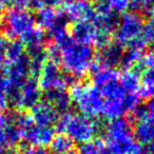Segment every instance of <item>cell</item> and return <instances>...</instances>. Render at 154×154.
<instances>
[{"instance_id": "1", "label": "cell", "mask_w": 154, "mask_h": 154, "mask_svg": "<svg viewBox=\"0 0 154 154\" xmlns=\"http://www.w3.org/2000/svg\"><path fill=\"white\" fill-rule=\"evenodd\" d=\"M98 89L103 99V116L109 120L122 118L126 114L132 113L139 105L140 95L129 94L119 79L108 82Z\"/></svg>"}, {"instance_id": "2", "label": "cell", "mask_w": 154, "mask_h": 154, "mask_svg": "<svg viewBox=\"0 0 154 154\" xmlns=\"http://www.w3.org/2000/svg\"><path fill=\"white\" fill-rule=\"evenodd\" d=\"M103 143L110 154H143V146L135 139L130 122L124 118L110 120Z\"/></svg>"}, {"instance_id": "3", "label": "cell", "mask_w": 154, "mask_h": 154, "mask_svg": "<svg viewBox=\"0 0 154 154\" xmlns=\"http://www.w3.org/2000/svg\"><path fill=\"white\" fill-rule=\"evenodd\" d=\"M95 54L90 45L71 40L59 49V59L62 70L70 77L82 78L94 64Z\"/></svg>"}, {"instance_id": "4", "label": "cell", "mask_w": 154, "mask_h": 154, "mask_svg": "<svg viewBox=\"0 0 154 154\" xmlns=\"http://www.w3.org/2000/svg\"><path fill=\"white\" fill-rule=\"evenodd\" d=\"M56 129L64 134L73 143H85L94 139L98 133L99 126L93 118L80 113L66 112L56 122Z\"/></svg>"}, {"instance_id": "5", "label": "cell", "mask_w": 154, "mask_h": 154, "mask_svg": "<svg viewBox=\"0 0 154 154\" xmlns=\"http://www.w3.org/2000/svg\"><path fill=\"white\" fill-rule=\"evenodd\" d=\"M69 95L80 114L91 118L103 116V99L99 89L94 85L74 82Z\"/></svg>"}, {"instance_id": "6", "label": "cell", "mask_w": 154, "mask_h": 154, "mask_svg": "<svg viewBox=\"0 0 154 154\" xmlns=\"http://www.w3.org/2000/svg\"><path fill=\"white\" fill-rule=\"evenodd\" d=\"M2 28L8 38L21 40L36 28L35 16L29 9L11 8L2 16Z\"/></svg>"}, {"instance_id": "7", "label": "cell", "mask_w": 154, "mask_h": 154, "mask_svg": "<svg viewBox=\"0 0 154 154\" xmlns=\"http://www.w3.org/2000/svg\"><path fill=\"white\" fill-rule=\"evenodd\" d=\"M145 21L141 14L136 12H126L118 19L115 29L116 42L122 47H127L133 40L143 36Z\"/></svg>"}, {"instance_id": "8", "label": "cell", "mask_w": 154, "mask_h": 154, "mask_svg": "<svg viewBox=\"0 0 154 154\" xmlns=\"http://www.w3.org/2000/svg\"><path fill=\"white\" fill-rule=\"evenodd\" d=\"M71 77H66L60 71L57 62L47 59L38 74V84L40 90L50 92L54 90H66Z\"/></svg>"}, {"instance_id": "9", "label": "cell", "mask_w": 154, "mask_h": 154, "mask_svg": "<svg viewBox=\"0 0 154 154\" xmlns=\"http://www.w3.org/2000/svg\"><path fill=\"white\" fill-rule=\"evenodd\" d=\"M96 1L92 22L97 29L99 35L106 40L110 41V37L115 31L119 18L117 17V14L113 13L110 10L105 0H96Z\"/></svg>"}, {"instance_id": "10", "label": "cell", "mask_w": 154, "mask_h": 154, "mask_svg": "<svg viewBox=\"0 0 154 154\" xmlns=\"http://www.w3.org/2000/svg\"><path fill=\"white\" fill-rule=\"evenodd\" d=\"M70 35L71 38L75 42L90 45V47L96 45L100 49L110 42L99 35L98 31L91 20L74 22L72 28H71Z\"/></svg>"}, {"instance_id": "11", "label": "cell", "mask_w": 154, "mask_h": 154, "mask_svg": "<svg viewBox=\"0 0 154 154\" xmlns=\"http://www.w3.org/2000/svg\"><path fill=\"white\" fill-rule=\"evenodd\" d=\"M41 90L33 77L28 79L18 88V90L9 98V103L18 109H32L40 101Z\"/></svg>"}, {"instance_id": "12", "label": "cell", "mask_w": 154, "mask_h": 154, "mask_svg": "<svg viewBox=\"0 0 154 154\" xmlns=\"http://www.w3.org/2000/svg\"><path fill=\"white\" fill-rule=\"evenodd\" d=\"M61 13L66 21H85L91 20L94 16V7L86 0H70L63 5Z\"/></svg>"}, {"instance_id": "13", "label": "cell", "mask_w": 154, "mask_h": 154, "mask_svg": "<svg viewBox=\"0 0 154 154\" xmlns=\"http://www.w3.org/2000/svg\"><path fill=\"white\" fill-rule=\"evenodd\" d=\"M54 137V130L51 127H43L30 124L22 132V139L32 147L43 148L51 143Z\"/></svg>"}, {"instance_id": "14", "label": "cell", "mask_w": 154, "mask_h": 154, "mask_svg": "<svg viewBox=\"0 0 154 154\" xmlns=\"http://www.w3.org/2000/svg\"><path fill=\"white\" fill-rule=\"evenodd\" d=\"M30 116L38 126L51 127L58 119V111L48 101H39L31 109Z\"/></svg>"}, {"instance_id": "15", "label": "cell", "mask_w": 154, "mask_h": 154, "mask_svg": "<svg viewBox=\"0 0 154 154\" xmlns=\"http://www.w3.org/2000/svg\"><path fill=\"white\" fill-rule=\"evenodd\" d=\"M147 45V41L143 39V36L130 42L127 45V50L122 53L120 64L126 70H130L133 66H136L143 58V51H145Z\"/></svg>"}, {"instance_id": "16", "label": "cell", "mask_w": 154, "mask_h": 154, "mask_svg": "<svg viewBox=\"0 0 154 154\" xmlns=\"http://www.w3.org/2000/svg\"><path fill=\"white\" fill-rule=\"evenodd\" d=\"M64 19L66 18L63 17L61 11H58L56 8L48 7V5H43L37 10V14L35 16L36 24H38L39 28L42 30L48 31L53 29L56 24Z\"/></svg>"}, {"instance_id": "17", "label": "cell", "mask_w": 154, "mask_h": 154, "mask_svg": "<svg viewBox=\"0 0 154 154\" xmlns=\"http://www.w3.org/2000/svg\"><path fill=\"white\" fill-rule=\"evenodd\" d=\"M133 133L135 139L143 147L154 145V118L147 115L136 120Z\"/></svg>"}, {"instance_id": "18", "label": "cell", "mask_w": 154, "mask_h": 154, "mask_svg": "<svg viewBox=\"0 0 154 154\" xmlns=\"http://www.w3.org/2000/svg\"><path fill=\"white\" fill-rule=\"evenodd\" d=\"M119 75L120 73L115 68L101 66L97 62L96 63L94 62L92 69H91V76H92L93 85L97 88H100L108 82L118 80L119 79Z\"/></svg>"}, {"instance_id": "19", "label": "cell", "mask_w": 154, "mask_h": 154, "mask_svg": "<svg viewBox=\"0 0 154 154\" xmlns=\"http://www.w3.org/2000/svg\"><path fill=\"white\" fill-rule=\"evenodd\" d=\"M122 47L117 42L111 43L109 42L107 45L100 49L99 53V59L97 63L110 68H115L116 64H119L122 57Z\"/></svg>"}, {"instance_id": "20", "label": "cell", "mask_w": 154, "mask_h": 154, "mask_svg": "<svg viewBox=\"0 0 154 154\" xmlns=\"http://www.w3.org/2000/svg\"><path fill=\"white\" fill-rule=\"evenodd\" d=\"M24 47H26V49L29 50L30 53L33 52H38L45 50V34L43 32L42 29L35 28L33 31H31L24 38H22L21 40Z\"/></svg>"}, {"instance_id": "21", "label": "cell", "mask_w": 154, "mask_h": 154, "mask_svg": "<svg viewBox=\"0 0 154 154\" xmlns=\"http://www.w3.org/2000/svg\"><path fill=\"white\" fill-rule=\"evenodd\" d=\"M45 101L52 105L57 111L68 112L71 105V98L66 90H54L45 92Z\"/></svg>"}, {"instance_id": "22", "label": "cell", "mask_w": 154, "mask_h": 154, "mask_svg": "<svg viewBox=\"0 0 154 154\" xmlns=\"http://www.w3.org/2000/svg\"><path fill=\"white\" fill-rule=\"evenodd\" d=\"M49 146L52 154H78L74 143L64 134L54 136Z\"/></svg>"}, {"instance_id": "23", "label": "cell", "mask_w": 154, "mask_h": 154, "mask_svg": "<svg viewBox=\"0 0 154 154\" xmlns=\"http://www.w3.org/2000/svg\"><path fill=\"white\" fill-rule=\"evenodd\" d=\"M119 82L129 94L140 95V77L132 69L119 75Z\"/></svg>"}, {"instance_id": "24", "label": "cell", "mask_w": 154, "mask_h": 154, "mask_svg": "<svg viewBox=\"0 0 154 154\" xmlns=\"http://www.w3.org/2000/svg\"><path fill=\"white\" fill-rule=\"evenodd\" d=\"M140 95L143 97L154 95V69H143L140 76Z\"/></svg>"}, {"instance_id": "25", "label": "cell", "mask_w": 154, "mask_h": 154, "mask_svg": "<svg viewBox=\"0 0 154 154\" xmlns=\"http://www.w3.org/2000/svg\"><path fill=\"white\" fill-rule=\"evenodd\" d=\"M78 154H110L101 139H92L80 146Z\"/></svg>"}, {"instance_id": "26", "label": "cell", "mask_w": 154, "mask_h": 154, "mask_svg": "<svg viewBox=\"0 0 154 154\" xmlns=\"http://www.w3.org/2000/svg\"><path fill=\"white\" fill-rule=\"evenodd\" d=\"M24 45L20 40H12L8 42L7 50H5V61L13 62L24 56Z\"/></svg>"}, {"instance_id": "27", "label": "cell", "mask_w": 154, "mask_h": 154, "mask_svg": "<svg viewBox=\"0 0 154 154\" xmlns=\"http://www.w3.org/2000/svg\"><path fill=\"white\" fill-rule=\"evenodd\" d=\"M143 37L147 41V43H153L154 45V9L151 10L149 20L143 26Z\"/></svg>"}, {"instance_id": "28", "label": "cell", "mask_w": 154, "mask_h": 154, "mask_svg": "<svg viewBox=\"0 0 154 154\" xmlns=\"http://www.w3.org/2000/svg\"><path fill=\"white\" fill-rule=\"evenodd\" d=\"M105 2L115 14H124L130 8L129 0H105Z\"/></svg>"}, {"instance_id": "29", "label": "cell", "mask_w": 154, "mask_h": 154, "mask_svg": "<svg viewBox=\"0 0 154 154\" xmlns=\"http://www.w3.org/2000/svg\"><path fill=\"white\" fill-rule=\"evenodd\" d=\"M129 7L136 13H150L152 5L150 0H129Z\"/></svg>"}, {"instance_id": "30", "label": "cell", "mask_w": 154, "mask_h": 154, "mask_svg": "<svg viewBox=\"0 0 154 154\" xmlns=\"http://www.w3.org/2000/svg\"><path fill=\"white\" fill-rule=\"evenodd\" d=\"M137 66L143 69H154V50L148 52L146 55H143L140 62Z\"/></svg>"}, {"instance_id": "31", "label": "cell", "mask_w": 154, "mask_h": 154, "mask_svg": "<svg viewBox=\"0 0 154 154\" xmlns=\"http://www.w3.org/2000/svg\"><path fill=\"white\" fill-rule=\"evenodd\" d=\"M8 40L7 37L0 34V70L5 66V50H7Z\"/></svg>"}, {"instance_id": "32", "label": "cell", "mask_w": 154, "mask_h": 154, "mask_svg": "<svg viewBox=\"0 0 154 154\" xmlns=\"http://www.w3.org/2000/svg\"><path fill=\"white\" fill-rule=\"evenodd\" d=\"M20 154H50V153L45 151L43 148L32 147V146H30V147L24 148Z\"/></svg>"}, {"instance_id": "33", "label": "cell", "mask_w": 154, "mask_h": 154, "mask_svg": "<svg viewBox=\"0 0 154 154\" xmlns=\"http://www.w3.org/2000/svg\"><path fill=\"white\" fill-rule=\"evenodd\" d=\"M70 0H40L42 5H48V7H58V5H64L69 2Z\"/></svg>"}, {"instance_id": "34", "label": "cell", "mask_w": 154, "mask_h": 154, "mask_svg": "<svg viewBox=\"0 0 154 154\" xmlns=\"http://www.w3.org/2000/svg\"><path fill=\"white\" fill-rule=\"evenodd\" d=\"M34 0H12V5L16 8H22V9H28L32 7Z\"/></svg>"}, {"instance_id": "35", "label": "cell", "mask_w": 154, "mask_h": 154, "mask_svg": "<svg viewBox=\"0 0 154 154\" xmlns=\"http://www.w3.org/2000/svg\"><path fill=\"white\" fill-rule=\"evenodd\" d=\"M145 109H146V111H147L148 115H149L150 117L154 118V95L149 98V100H148Z\"/></svg>"}, {"instance_id": "36", "label": "cell", "mask_w": 154, "mask_h": 154, "mask_svg": "<svg viewBox=\"0 0 154 154\" xmlns=\"http://www.w3.org/2000/svg\"><path fill=\"white\" fill-rule=\"evenodd\" d=\"M10 105L9 99L7 96H3V95H0V112L7 110L8 106Z\"/></svg>"}, {"instance_id": "37", "label": "cell", "mask_w": 154, "mask_h": 154, "mask_svg": "<svg viewBox=\"0 0 154 154\" xmlns=\"http://www.w3.org/2000/svg\"><path fill=\"white\" fill-rule=\"evenodd\" d=\"M10 5H12V0H0V10L5 9Z\"/></svg>"}, {"instance_id": "38", "label": "cell", "mask_w": 154, "mask_h": 154, "mask_svg": "<svg viewBox=\"0 0 154 154\" xmlns=\"http://www.w3.org/2000/svg\"><path fill=\"white\" fill-rule=\"evenodd\" d=\"M5 122H7V115H5L2 112H0V129L5 126Z\"/></svg>"}, {"instance_id": "39", "label": "cell", "mask_w": 154, "mask_h": 154, "mask_svg": "<svg viewBox=\"0 0 154 154\" xmlns=\"http://www.w3.org/2000/svg\"><path fill=\"white\" fill-rule=\"evenodd\" d=\"M2 28V16H1V10H0V29Z\"/></svg>"}, {"instance_id": "40", "label": "cell", "mask_w": 154, "mask_h": 154, "mask_svg": "<svg viewBox=\"0 0 154 154\" xmlns=\"http://www.w3.org/2000/svg\"><path fill=\"white\" fill-rule=\"evenodd\" d=\"M150 1H151V5H154V0H150Z\"/></svg>"}, {"instance_id": "41", "label": "cell", "mask_w": 154, "mask_h": 154, "mask_svg": "<svg viewBox=\"0 0 154 154\" xmlns=\"http://www.w3.org/2000/svg\"><path fill=\"white\" fill-rule=\"evenodd\" d=\"M86 1H89V2H91V1H95V0H86Z\"/></svg>"}, {"instance_id": "42", "label": "cell", "mask_w": 154, "mask_h": 154, "mask_svg": "<svg viewBox=\"0 0 154 154\" xmlns=\"http://www.w3.org/2000/svg\"><path fill=\"white\" fill-rule=\"evenodd\" d=\"M153 154H154V150H153Z\"/></svg>"}]
</instances>
